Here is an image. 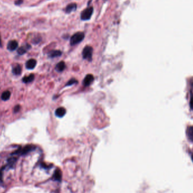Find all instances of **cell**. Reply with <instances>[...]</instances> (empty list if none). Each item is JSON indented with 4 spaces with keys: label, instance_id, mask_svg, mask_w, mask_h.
Listing matches in <instances>:
<instances>
[{
    "label": "cell",
    "instance_id": "8",
    "mask_svg": "<svg viewBox=\"0 0 193 193\" xmlns=\"http://www.w3.org/2000/svg\"><path fill=\"white\" fill-rule=\"evenodd\" d=\"M18 44L17 41H16L15 40L10 41L8 43V49L10 51H14V50H15L18 47Z\"/></svg>",
    "mask_w": 193,
    "mask_h": 193
},
{
    "label": "cell",
    "instance_id": "6",
    "mask_svg": "<svg viewBox=\"0 0 193 193\" xmlns=\"http://www.w3.org/2000/svg\"><path fill=\"white\" fill-rule=\"evenodd\" d=\"M37 62L34 59H29L26 62V68L28 69H33L36 66Z\"/></svg>",
    "mask_w": 193,
    "mask_h": 193
},
{
    "label": "cell",
    "instance_id": "20",
    "mask_svg": "<svg viewBox=\"0 0 193 193\" xmlns=\"http://www.w3.org/2000/svg\"><path fill=\"white\" fill-rule=\"evenodd\" d=\"M190 106L192 109H193V94L191 97L190 98Z\"/></svg>",
    "mask_w": 193,
    "mask_h": 193
},
{
    "label": "cell",
    "instance_id": "18",
    "mask_svg": "<svg viewBox=\"0 0 193 193\" xmlns=\"http://www.w3.org/2000/svg\"><path fill=\"white\" fill-rule=\"evenodd\" d=\"M78 82V81L76 80L75 79H72L70 80L67 83L66 87H67V86H71L72 85H73L74 84H76Z\"/></svg>",
    "mask_w": 193,
    "mask_h": 193
},
{
    "label": "cell",
    "instance_id": "1",
    "mask_svg": "<svg viewBox=\"0 0 193 193\" xmlns=\"http://www.w3.org/2000/svg\"><path fill=\"white\" fill-rule=\"evenodd\" d=\"M84 34L83 32H77L73 34L70 40V44L71 45H75L80 43H81L84 38Z\"/></svg>",
    "mask_w": 193,
    "mask_h": 193
},
{
    "label": "cell",
    "instance_id": "19",
    "mask_svg": "<svg viewBox=\"0 0 193 193\" xmlns=\"http://www.w3.org/2000/svg\"><path fill=\"white\" fill-rule=\"evenodd\" d=\"M20 108H21V107L19 106V105H16V106L14 107V111L15 113H17V112H18V111H19V110H20Z\"/></svg>",
    "mask_w": 193,
    "mask_h": 193
},
{
    "label": "cell",
    "instance_id": "3",
    "mask_svg": "<svg viewBox=\"0 0 193 193\" xmlns=\"http://www.w3.org/2000/svg\"><path fill=\"white\" fill-rule=\"evenodd\" d=\"M93 12V8L92 7L87 8L81 14V19L83 21H88L91 19Z\"/></svg>",
    "mask_w": 193,
    "mask_h": 193
},
{
    "label": "cell",
    "instance_id": "10",
    "mask_svg": "<svg viewBox=\"0 0 193 193\" xmlns=\"http://www.w3.org/2000/svg\"><path fill=\"white\" fill-rule=\"evenodd\" d=\"M76 8H77V6L76 3H73L69 4L66 8V12L67 13H70L71 12L75 11L76 9Z\"/></svg>",
    "mask_w": 193,
    "mask_h": 193
},
{
    "label": "cell",
    "instance_id": "12",
    "mask_svg": "<svg viewBox=\"0 0 193 193\" xmlns=\"http://www.w3.org/2000/svg\"><path fill=\"white\" fill-rule=\"evenodd\" d=\"M10 96H11V93L9 91H5L1 95V99L3 101H8V100H9Z\"/></svg>",
    "mask_w": 193,
    "mask_h": 193
},
{
    "label": "cell",
    "instance_id": "23",
    "mask_svg": "<svg viewBox=\"0 0 193 193\" xmlns=\"http://www.w3.org/2000/svg\"><path fill=\"white\" fill-rule=\"evenodd\" d=\"M192 160H193V154L192 155Z\"/></svg>",
    "mask_w": 193,
    "mask_h": 193
},
{
    "label": "cell",
    "instance_id": "21",
    "mask_svg": "<svg viewBox=\"0 0 193 193\" xmlns=\"http://www.w3.org/2000/svg\"><path fill=\"white\" fill-rule=\"evenodd\" d=\"M22 2H23V1H22V0H18V1H16L15 2V4H16V5H20V4H21Z\"/></svg>",
    "mask_w": 193,
    "mask_h": 193
},
{
    "label": "cell",
    "instance_id": "5",
    "mask_svg": "<svg viewBox=\"0 0 193 193\" xmlns=\"http://www.w3.org/2000/svg\"><path fill=\"white\" fill-rule=\"evenodd\" d=\"M93 81H94V76L91 74L87 75L84 79L83 84L85 87L89 86Z\"/></svg>",
    "mask_w": 193,
    "mask_h": 193
},
{
    "label": "cell",
    "instance_id": "14",
    "mask_svg": "<svg viewBox=\"0 0 193 193\" xmlns=\"http://www.w3.org/2000/svg\"><path fill=\"white\" fill-rule=\"evenodd\" d=\"M66 68V65L64 62H60L58 63L56 66V70L58 72L63 71Z\"/></svg>",
    "mask_w": 193,
    "mask_h": 193
},
{
    "label": "cell",
    "instance_id": "2",
    "mask_svg": "<svg viewBox=\"0 0 193 193\" xmlns=\"http://www.w3.org/2000/svg\"><path fill=\"white\" fill-rule=\"evenodd\" d=\"M92 54H93V48L89 46H85L83 49L82 53L83 58L89 61H91L92 59Z\"/></svg>",
    "mask_w": 193,
    "mask_h": 193
},
{
    "label": "cell",
    "instance_id": "16",
    "mask_svg": "<svg viewBox=\"0 0 193 193\" xmlns=\"http://www.w3.org/2000/svg\"><path fill=\"white\" fill-rule=\"evenodd\" d=\"M53 178L54 180H56V181H60L61 180V173L60 170H56L53 175Z\"/></svg>",
    "mask_w": 193,
    "mask_h": 193
},
{
    "label": "cell",
    "instance_id": "9",
    "mask_svg": "<svg viewBox=\"0 0 193 193\" xmlns=\"http://www.w3.org/2000/svg\"><path fill=\"white\" fill-rule=\"evenodd\" d=\"M186 134L189 139L193 142V126L188 127L187 129Z\"/></svg>",
    "mask_w": 193,
    "mask_h": 193
},
{
    "label": "cell",
    "instance_id": "13",
    "mask_svg": "<svg viewBox=\"0 0 193 193\" xmlns=\"http://www.w3.org/2000/svg\"><path fill=\"white\" fill-rule=\"evenodd\" d=\"M12 72L14 75H19L22 73V67L20 65H18L12 68Z\"/></svg>",
    "mask_w": 193,
    "mask_h": 193
},
{
    "label": "cell",
    "instance_id": "22",
    "mask_svg": "<svg viewBox=\"0 0 193 193\" xmlns=\"http://www.w3.org/2000/svg\"><path fill=\"white\" fill-rule=\"evenodd\" d=\"M0 46H2V41H1V38L0 36Z\"/></svg>",
    "mask_w": 193,
    "mask_h": 193
},
{
    "label": "cell",
    "instance_id": "4",
    "mask_svg": "<svg viewBox=\"0 0 193 193\" xmlns=\"http://www.w3.org/2000/svg\"><path fill=\"white\" fill-rule=\"evenodd\" d=\"M34 149H35V146L34 145H27L25 147H24L22 150H19V151H18L17 152H20L22 155H24V154H28V152L34 150Z\"/></svg>",
    "mask_w": 193,
    "mask_h": 193
},
{
    "label": "cell",
    "instance_id": "11",
    "mask_svg": "<svg viewBox=\"0 0 193 193\" xmlns=\"http://www.w3.org/2000/svg\"><path fill=\"white\" fill-rule=\"evenodd\" d=\"M62 55V52L59 50H53L49 52L48 56L50 58H56V57H60Z\"/></svg>",
    "mask_w": 193,
    "mask_h": 193
},
{
    "label": "cell",
    "instance_id": "17",
    "mask_svg": "<svg viewBox=\"0 0 193 193\" xmlns=\"http://www.w3.org/2000/svg\"><path fill=\"white\" fill-rule=\"evenodd\" d=\"M27 50V48L24 47H19L18 49L17 52L19 55H23L24 54H25L26 53Z\"/></svg>",
    "mask_w": 193,
    "mask_h": 193
},
{
    "label": "cell",
    "instance_id": "7",
    "mask_svg": "<svg viewBox=\"0 0 193 193\" xmlns=\"http://www.w3.org/2000/svg\"><path fill=\"white\" fill-rule=\"evenodd\" d=\"M55 114L57 117H62L65 115V114H66V110L62 107H59L56 110Z\"/></svg>",
    "mask_w": 193,
    "mask_h": 193
},
{
    "label": "cell",
    "instance_id": "24",
    "mask_svg": "<svg viewBox=\"0 0 193 193\" xmlns=\"http://www.w3.org/2000/svg\"><path fill=\"white\" fill-rule=\"evenodd\" d=\"M192 86H193V83H192Z\"/></svg>",
    "mask_w": 193,
    "mask_h": 193
},
{
    "label": "cell",
    "instance_id": "15",
    "mask_svg": "<svg viewBox=\"0 0 193 193\" xmlns=\"http://www.w3.org/2000/svg\"><path fill=\"white\" fill-rule=\"evenodd\" d=\"M34 79V74H31L28 76H25L23 78V81L24 83H29L32 82Z\"/></svg>",
    "mask_w": 193,
    "mask_h": 193
}]
</instances>
